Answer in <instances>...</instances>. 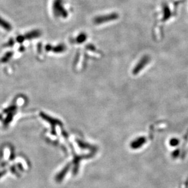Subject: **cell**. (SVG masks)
Returning <instances> with one entry per match:
<instances>
[{
    "label": "cell",
    "mask_w": 188,
    "mask_h": 188,
    "mask_svg": "<svg viewBox=\"0 0 188 188\" xmlns=\"http://www.w3.org/2000/svg\"><path fill=\"white\" fill-rule=\"evenodd\" d=\"M64 0H53L52 10L56 17L66 18L69 16V12L64 6Z\"/></svg>",
    "instance_id": "obj_1"
},
{
    "label": "cell",
    "mask_w": 188,
    "mask_h": 188,
    "mask_svg": "<svg viewBox=\"0 0 188 188\" xmlns=\"http://www.w3.org/2000/svg\"><path fill=\"white\" fill-rule=\"evenodd\" d=\"M119 15L116 12H112L110 14H107L105 15H99L94 18V23L96 24H103L109 21H114L118 19Z\"/></svg>",
    "instance_id": "obj_2"
},
{
    "label": "cell",
    "mask_w": 188,
    "mask_h": 188,
    "mask_svg": "<svg viewBox=\"0 0 188 188\" xmlns=\"http://www.w3.org/2000/svg\"><path fill=\"white\" fill-rule=\"evenodd\" d=\"M162 14H163L162 20L164 21L168 20L171 17V11L167 4H164L162 6Z\"/></svg>",
    "instance_id": "obj_3"
},
{
    "label": "cell",
    "mask_w": 188,
    "mask_h": 188,
    "mask_svg": "<svg viewBox=\"0 0 188 188\" xmlns=\"http://www.w3.org/2000/svg\"><path fill=\"white\" fill-rule=\"evenodd\" d=\"M0 26L2 27L4 29L7 31H10L12 29L10 25L7 22H6L4 20H3L1 18H0Z\"/></svg>",
    "instance_id": "obj_4"
},
{
    "label": "cell",
    "mask_w": 188,
    "mask_h": 188,
    "mask_svg": "<svg viewBox=\"0 0 188 188\" xmlns=\"http://www.w3.org/2000/svg\"><path fill=\"white\" fill-rule=\"evenodd\" d=\"M40 35V32L38 31H32V32H29L27 35H26V38L27 39H32V38H35V37H37L39 36Z\"/></svg>",
    "instance_id": "obj_5"
},
{
    "label": "cell",
    "mask_w": 188,
    "mask_h": 188,
    "mask_svg": "<svg viewBox=\"0 0 188 188\" xmlns=\"http://www.w3.org/2000/svg\"><path fill=\"white\" fill-rule=\"evenodd\" d=\"M13 55V53L12 52H8L3 57V58L1 59V62H6L9 60V59Z\"/></svg>",
    "instance_id": "obj_6"
},
{
    "label": "cell",
    "mask_w": 188,
    "mask_h": 188,
    "mask_svg": "<svg viewBox=\"0 0 188 188\" xmlns=\"http://www.w3.org/2000/svg\"><path fill=\"white\" fill-rule=\"evenodd\" d=\"M86 37H87V36H86V34L82 33V34H80V35H78V37H77V41H78V42L81 43V42L85 41V40H86Z\"/></svg>",
    "instance_id": "obj_7"
},
{
    "label": "cell",
    "mask_w": 188,
    "mask_h": 188,
    "mask_svg": "<svg viewBox=\"0 0 188 188\" xmlns=\"http://www.w3.org/2000/svg\"><path fill=\"white\" fill-rule=\"evenodd\" d=\"M12 117H13V114L12 113H10L9 114V115H8V116H7V119H6V121H5V123H7V124L8 123H9L11 120H12Z\"/></svg>",
    "instance_id": "obj_8"
},
{
    "label": "cell",
    "mask_w": 188,
    "mask_h": 188,
    "mask_svg": "<svg viewBox=\"0 0 188 188\" xmlns=\"http://www.w3.org/2000/svg\"><path fill=\"white\" fill-rule=\"evenodd\" d=\"M178 144V141L177 139H172L170 141V145L172 146H176Z\"/></svg>",
    "instance_id": "obj_9"
},
{
    "label": "cell",
    "mask_w": 188,
    "mask_h": 188,
    "mask_svg": "<svg viewBox=\"0 0 188 188\" xmlns=\"http://www.w3.org/2000/svg\"><path fill=\"white\" fill-rule=\"evenodd\" d=\"M24 41V37H22V36H19L17 37V41L20 43L21 42H23Z\"/></svg>",
    "instance_id": "obj_10"
},
{
    "label": "cell",
    "mask_w": 188,
    "mask_h": 188,
    "mask_svg": "<svg viewBox=\"0 0 188 188\" xmlns=\"http://www.w3.org/2000/svg\"><path fill=\"white\" fill-rule=\"evenodd\" d=\"M13 45H14V41H9V42H8V45L7 46H13Z\"/></svg>",
    "instance_id": "obj_11"
}]
</instances>
